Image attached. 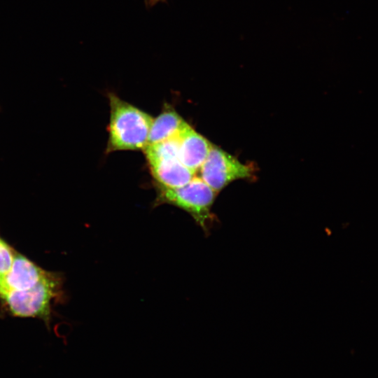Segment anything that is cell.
<instances>
[{
    "label": "cell",
    "mask_w": 378,
    "mask_h": 378,
    "mask_svg": "<svg viewBox=\"0 0 378 378\" xmlns=\"http://www.w3.org/2000/svg\"><path fill=\"white\" fill-rule=\"evenodd\" d=\"M108 97L110 120L106 153L144 150L153 118L113 93Z\"/></svg>",
    "instance_id": "cell-1"
},
{
    "label": "cell",
    "mask_w": 378,
    "mask_h": 378,
    "mask_svg": "<svg viewBox=\"0 0 378 378\" xmlns=\"http://www.w3.org/2000/svg\"><path fill=\"white\" fill-rule=\"evenodd\" d=\"M61 274L50 272L36 286L25 290H12L0 295L3 306L13 316L43 320L49 325L53 305L63 293Z\"/></svg>",
    "instance_id": "cell-2"
},
{
    "label": "cell",
    "mask_w": 378,
    "mask_h": 378,
    "mask_svg": "<svg viewBox=\"0 0 378 378\" xmlns=\"http://www.w3.org/2000/svg\"><path fill=\"white\" fill-rule=\"evenodd\" d=\"M155 206L168 204L189 214L205 234H209L214 222L211 208L216 195L200 176H195L186 185L175 188L156 186Z\"/></svg>",
    "instance_id": "cell-3"
},
{
    "label": "cell",
    "mask_w": 378,
    "mask_h": 378,
    "mask_svg": "<svg viewBox=\"0 0 378 378\" xmlns=\"http://www.w3.org/2000/svg\"><path fill=\"white\" fill-rule=\"evenodd\" d=\"M199 171L200 177L217 193L232 181L253 175L250 166L213 144Z\"/></svg>",
    "instance_id": "cell-4"
},
{
    "label": "cell",
    "mask_w": 378,
    "mask_h": 378,
    "mask_svg": "<svg viewBox=\"0 0 378 378\" xmlns=\"http://www.w3.org/2000/svg\"><path fill=\"white\" fill-rule=\"evenodd\" d=\"M49 273L16 251L10 270L0 282V295L8 291L30 288L43 281Z\"/></svg>",
    "instance_id": "cell-5"
},
{
    "label": "cell",
    "mask_w": 378,
    "mask_h": 378,
    "mask_svg": "<svg viewBox=\"0 0 378 378\" xmlns=\"http://www.w3.org/2000/svg\"><path fill=\"white\" fill-rule=\"evenodd\" d=\"M155 185L175 188L188 183L195 173L186 167L178 158H165L147 162Z\"/></svg>",
    "instance_id": "cell-6"
},
{
    "label": "cell",
    "mask_w": 378,
    "mask_h": 378,
    "mask_svg": "<svg viewBox=\"0 0 378 378\" xmlns=\"http://www.w3.org/2000/svg\"><path fill=\"white\" fill-rule=\"evenodd\" d=\"M211 146L210 141L189 125L179 135L178 159L195 173L204 162Z\"/></svg>",
    "instance_id": "cell-7"
},
{
    "label": "cell",
    "mask_w": 378,
    "mask_h": 378,
    "mask_svg": "<svg viewBox=\"0 0 378 378\" xmlns=\"http://www.w3.org/2000/svg\"><path fill=\"white\" fill-rule=\"evenodd\" d=\"M188 126L172 107L167 106L153 119L147 145L179 136Z\"/></svg>",
    "instance_id": "cell-8"
},
{
    "label": "cell",
    "mask_w": 378,
    "mask_h": 378,
    "mask_svg": "<svg viewBox=\"0 0 378 378\" xmlns=\"http://www.w3.org/2000/svg\"><path fill=\"white\" fill-rule=\"evenodd\" d=\"M15 253L13 248L0 239V282L10 270Z\"/></svg>",
    "instance_id": "cell-9"
},
{
    "label": "cell",
    "mask_w": 378,
    "mask_h": 378,
    "mask_svg": "<svg viewBox=\"0 0 378 378\" xmlns=\"http://www.w3.org/2000/svg\"><path fill=\"white\" fill-rule=\"evenodd\" d=\"M166 0H145V3L148 7H152L158 3L164 2Z\"/></svg>",
    "instance_id": "cell-10"
},
{
    "label": "cell",
    "mask_w": 378,
    "mask_h": 378,
    "mask_svg": "<svg viewBox=\"0 0 378 378\" xmlns=\"http://www.w3.org/2000/svg\"><path fill=\"white\" fill-rule=\"evenodd\" d=\"M1 239V238L0 237V239Z\"/></svg>",
    "instance_id": "cell-11"
}]
</instances>
